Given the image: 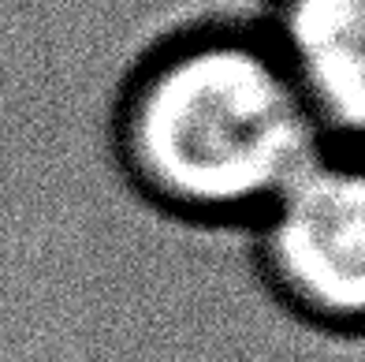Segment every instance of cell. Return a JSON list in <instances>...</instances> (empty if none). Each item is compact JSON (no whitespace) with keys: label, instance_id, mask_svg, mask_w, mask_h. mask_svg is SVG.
<instances>
[{"label":"cell","instance_id":"6da1fadb","mask_svg":"<svg viewBox=\"0 0 365 362\" xmlns=\"http://www.w3.org/2000/svg\"><path fill=\"white\" fill-rule=\"evenodd\" d=\"M127 176L190 221H257L328 150L269 38L197 30L157 53L120 105Z\"/></svg>","mask_w":365,"mask_h":362},{"label":"cell","instance_id":"7a4b0ae2","mask_svg":"<svg viewBox=\"0 0 365 362\" xmlns=\"http://www.w3.org/2000/svg\"><path fill=\"white\" fill-rule=\"evenodd\" d=\"M261 266L309 321L354 333L365 310V172L324 150L257 217Z\"/></svg>","mask_w":365,"mask_h":362},{"label":"cell","instance_id":"3957f363","mask_svg":"<svg viewBox=\"0 0 365 362\" xmlns=\"http://www.w3.org/2000/svg\"><path fill=\"white\" fill-rule=\"evenodd\" d=\"M269 41L324 135L354 150L365 127V0H276Z\"/></svg>","mask_w":365,"mask_h":362}]
</instances>
